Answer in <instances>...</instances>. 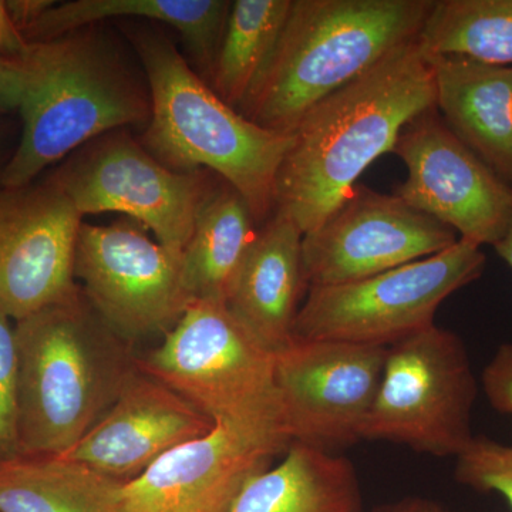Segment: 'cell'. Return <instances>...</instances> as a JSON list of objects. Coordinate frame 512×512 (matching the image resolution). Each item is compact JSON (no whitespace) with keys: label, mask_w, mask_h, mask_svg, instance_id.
<instances>
[{"label":"cell","mask_w":512,"mask_h":512,"mask_svg":"<svg viewBox=\"0 0 512 512\" xmlns=\"http://www.w3.org/2000/svg\"><path fill=\"white\" fill-rule=\"evenodd\" d=\"M434 106L433 67L417 37L305 114L276 177L275 211L303 235L313 231L377 158L393 153L403 128Z\"/></svg>","instance_id":"6da1fadb"},{"label":"cell","mask_w":512,"mask_h":512,"mask_svg":"<svg viewBox=\"0 0 512 512\" xmlns=\"http://www.w3.org/2000/svg\"><path fill=\"white\" fill-rule=\"evenodd\" d=\"M99 25L56 39L28 42L18 56L22 134L0 171V188H20L110 131L147 126L151 97Z\"/></svg>","instance_id":"7a4b0ae2"},{"label":"cell","mask_w":512,"mask_h":512,"mask_svg":"<svg viewBox=\"0 0 512 512\" xmlns=\"http://www.w3.org/2000/svg\"><path fill=\"white\" fill-rule=\"evenodd\" d=\"M19 453L62 456L138 372L133 343L101 319L82 288L15 322Z\"/></svg>","instance_id":"3957f363"},{"label":"cell","mask_w":512,"mask_h":512,"mask_svg":"<svg viewBox=\"0 0 512 512\" xmlns=\"http://www.w3.org/2000/svg\"><path fill=\"white\" fill-rule=\"evenodd\" d=\"M124 29L150 90L148 153L181 173L211 171L244 197L256 224H264L275 211L276 177L293 134L256 126L228 106L161 30Z\"/></svg>","instance_id":"277c9868"},{"label":"cell","mask_w":512,"mask_h":512,"mask_svg":"<svg viewBox=\"0 0 512 512\" xmlns=\"http://www.w3.org/2000/svg\"><path fill=\"white\" fill-rule=\"evenodd\" d=\"M434 0H292L274 52L238 107L292 134L330 94L419 37Z\"/></svg>","instance_id":"5b68a950"},{"label":"cell","mask_w":512,"mask_h":512,"mask_svg":"<svg viewBox=\"0 0 512 512\" xmlns=\"http://www.w3.org/2000/svg\"><path fill=\"white\" fill-rule=\"evenodd\" d=\"M478 382L463 339L436 323L387 348L362 440L457 457L473 439Z\"/></svg>","instance_id":"8992f818"},{"label":"cell","mask_w":512,"mask_h":512,"mask_svg":"<svg viewBox=\"0 0 512 512\" xmlns=\"http://www.w3.org/2000/svg\"><path fill=\"white\" fill-rule=\"evenodd\" d=\"M481 247L457 244L429 258L350 284L309 288L293 338L389 348L434 325L448 296L483 275Z\"/></svg>","instance_id":"52a82bcc"},{"label":"cell","mask_w":512,"mask_h":512,"mask_svg":"<svg viewBox=\"0 0 512 512\" xmlns=\"http://www.w3.org/2000/svg\"><path fill=\"white\" fill-rule=\"evenodd\" d=\"M138 367L214 421L279 424L274 353L224 303L192 301Z\"/></svg>","instance_id":"ba28073f"},{"label":"cell","mask_w":512,"mask_h":512,"mask_svg":"<svg viewBox=\"0 0 512 512\" xmlns=\"http://www.w3.org/2000/svg\"><path fill=\"white\" fill-rule=\"evenodd\" d=\"M50 180L84 217L120 212L156 235L165 247H187L198 205L210 180L160 163L127 128L110 131L74 151Z\"/></svg>","instance_id":"9c48e42d"},{"label":"cell","mask_w":512,"mask_h":512,"mask_svg":"<svg viewBox=\"0 0 512 512\" xmlns=\"http://www.w3.org/2000/svg\"><path fill=\"white\" fill-rule=\"evenodd\" d=\"M133 220L82 224L74 275L101 319L121 338L170 332L194 301L185 282L184 254L165 247Z\"/></svg>","instance_id":"30bf717a"},{"label":"cell","mask_w":512,"mask_h":512,"mask_svg":"<svg viewBox=\"0 0 512 512\" xmlns=\"http://www.w3.org/2000/svg\"><path fill=\"white\" fill-rule=\"evenodd\" d=\"M387 348L293 338L274 353L279 426L291 443L329 451L362 440Z\"/></svg>","instance_id":"8fae6325"},{"label":"cell","mask_w":512,"mask_h":512,"mask_svg":"<svg viewBox=\"0 0 512 512\" xmlns=\"http://www.w3.org/2000/svg\"><path fill=\"white\" fill-rule=\"evenodd\" d=\"M393 154L407 170L396 197L478 247H495L504 238L512 185L454 136L436 106L403 128Z\"/></svg>","instance_id":"7c38bea8"},{"label":"cell","mask_w":512,"mask_h":512,"mask_svg":"<svg viewBox=\"0 0 512 512\" xmlns=\"http://www.w3.org/2000/svg\"><path fill=\"white\" fill-rule=\"evenodd\" d=\"M447 225L396 195L355 185L325 221L303 235L308 288L362 281L457 244Z\"/></svg>","instance_id":"4fadbf2b"},{"label":"cell","mask_w":512,"mask_h":512,"mask_svg":"<svg viewBox=\"0 0 512 512\" xmlns=\"http://www.w3.org/2000/svg\"><path fill=\"white\" fill-rule=\"evenodd\" d=\"M289 446L276 421H215L121 484L117 512H228L249 478Z\"/></svg>","instance_id":"5bb4252c"},{"label":"cell","mask_w":512,"mask_h":512,"mask_svg":"<svg viewBox=\"0 0 512 512\" xmlns=\"http://www.w3.org/2000/svg\"><path fill=\"white\" fill-rule=\"evenodd\" d=\"M83 217L50 178L0 188V306L13 322L72 298Z\"/></svg>","instance_id":"9a60e30c"},{"label":"cell","mask_w":512,"mask_h":512,"mask_svg":"<svg viewBox=\"0 0 512 512\" xmlns=\"http://www.w3.org/2000/svg\"><path fill=\"white\" fill-rule=\"evenodd\" d=\"M214 426L211 417L138 369L107 413L59 457L127 483Z\"/></svg>","instance_id":"2e32d148"},{"label":"cell","mask_w":512,"mask_h":512,"mask_svg":"<svg viewBox=\"0 0 512 512\" xmlns=\"http://www.w3.org/2000/svg\"><path fill=\"white\" fill-rule=\"evenodd\" d=\"M303 232L275 211L256 232L225 305L272 353L293 339V325L308 284L303 275Z\"/></svg>","instance_id":"e0dca14e"},{"label":"cell","mask_w":512,"mask_h":512,"mask_svg":"<svg viewBox=\"0 0 512 512\" xmlns=\"http://www.w3.org/2000/svg\"><path fill=\"white\" fill-rule=\"evenodd\" d=\"M427 56L441 119L461 143L512 185V67L460 56Z\"/></svg>","instance_id":"ac0fdd59"},{"label":"cell","mask_w":512,"mask_h":512,"mask_svg":"<svg viewBox=\"0 0 512 512\" xmlns=\"http://www.w3.org/2000/svg\"><path fill=\"white\" fill-rule=\"evenodd\" d=\"M232 2L228 0H73L55 3L25 33L28 42L56 39L110 19L163 23L183 36L210 83Z\"/></svg>","instance_id":"d6986e66"},{"label":"cell","mask_w":512,"mask_h":512,"mask_svg":"<svg viewBox=\"0 0 512 512\" xmlns=\"http://www.w3.org/2000/svg\"><path fill=\"white\" fill-rule=\"evenodd\" d=\"M362 510V488L349 458L291 443L278 466L249 478L228 512Z\"/></svg>","instance_id":"ffe728a7"},{"label":"cell","mask_w":512,"mask_h":512,"mask_svg":"<svg viewBox=\"0 0 512 512\" xmlns=\"http://www.w3.org/2000/svg\"><path fill=\"white\" fill-rule=\"evenodd\" d=\"M256 221L241 194L218 177L210 181L183 249L185 282L197 301L224 303L256 237Z\"/></svg>","instance_id":"44dd1931"},{"label":"cell","mask_w":512,"mask_h":512,"mask_svg":"<svg viewBox=\"0 0 512 512\" xmlns=\"http://www.w3.org/2000/svg\"><path fill=\"white\" fill-rule=\"evenodd\" d=\"M121 484L67 458L19 456L0 463V512H117Z\"/></svg>","instance_id":"7402d4cb"},{"label":"cell","mask_w":512,"mask_h":512,"mask_svg":"<svg viewBox=\"0 0 512 512\" xmlns=\"http://www.w3.org/2000/svg\"><path fill=\"white\" fill-rule=\"evenodd\" d=\"M292 0H235L210 86L238 110L274 52Z\"/></svg>","instance_id":"603a6c76"},{"label":"cell","mask_w":512,"mask_h":512,"mask_svg":"<svg viewBox=\"0 0 512 512\" xmlns=\"http://www.w3.org/2000/svg\"><path fill=\"white\" fill-rule=\"evenodd\" d=\"M419 42L429 55L512 67V0H434Z\"/></svg>","instance_id":"cb8c5ba5"},{"label":"cell","mask_w":512,"mask_h":512,"mask_svg":"<svg viewBox=\"0 0 512 512\" xmlns=\"http://www.w3.org/2000/svg\"><path fill=\"white\" fill-rule=\"evenodd\" d=\"M454 480L477 493L503 495L512 511V444L474 436L458 454Z\"/></svg>","instance_id":"d4e9b609"},{"label":"cell","mask_w":512,"mask_h":512,"mask_svg":"<svg viewBox=\"0 0 512 512\" xmlns=\"http://www.w3.org/2000/svg\"><path fill=\"white\" fill-rule=\"evenodd\" d=\"M15 322L0 306V463L19 457Z\"/></svg>","instance_id":"484cf974"},{"label":"cell","mask_w":512,"mask_h":512,"mask_svg":"<svg viewBox=\"0 0 512 512\" xmlns=\"http://www.w3.org/2000/svg\"><path fill=\"white\" fill-rule=\"evenodd\" d=\"M481 387L490 406L512 416V343H504L484 367Z\"/></svg>","instance_id":"4316f807"},{"label":"cell","mask_w":512,"mask_h":512,"mask_svg":"<svg viewBox=\"0 0 512 512\" xmlns=\"http://www.w3.org/2000/svg\"><path fill=\"white\" fill-rule=\"evenodd\" d=\"M23 96V72L18 56L0 53V114L18 111Z\"/></svg>","instance_id":"83f0119b"},{"label":"cell","mask_w":512,"mask_h":512,"mask_svg":"<svg viewBox=\"0 0 512 512\" xmlns=\"http://www.w3.org/2000/svg\"><path fill=\"white\" fill-rule=\"evenodd\" d=\"M55 3L53 0H8L5 5L16 28L25 33Z\"/></svg>","instance_id":"f1b7e54d"},{"label":"cell","mask_w":512,"mask_h":512,"mask_svg":"<svg viewBox=\"0 0 512 512\" xmlns=\"http://www.w3.org/2000/svg\"><path fill=\"white\" fill-rule=\"evenodd\" d=\"M28 46V40L10 19L3 0H0V53L6 56H19Z\"/></svg>","instance_id":"f546056e"},{"label":"cell","mask_w":512,"mask_h":512,"mask_svg":"<svg viewBox=\"0 0 512 512\" xmlns=\"http://www.w3.org/2000/svg\"><path fill=\"white\" fill-rule=\"evenodd\" d=\"M373 512H458L439 501L424 497H406L393 503L380 505Z\"/></svg>","instance_id":"4dcf8cb0"},{"label":"cell","mask_w":512,"mask_h":512,"mask_svg":"<svg viewBox=\"0 0 512 512\" xmlns=\"http://www.w3.org/2000/svg\"><path fill=\"white\" fill-rule=\"evenodd\" d=\"M494 248L497 254L500 255V258L507 262L512 271V218L504 238Z\"/></svg>","instance_id":"1f68e13d"},{"label":"cell","mask_w":512,"mask_h":512,"mask_svg":"<svg viewBox=\"0 0 512 512\" xmlns=\"http://www.w3.org/2000/svg\"><path fill=\"white\" fill-rule=\"evenodd\" d=\"M3 130L0 128V147H2Z\"/></svg>","instance_id":"d6a6232c"}]
</instances>
